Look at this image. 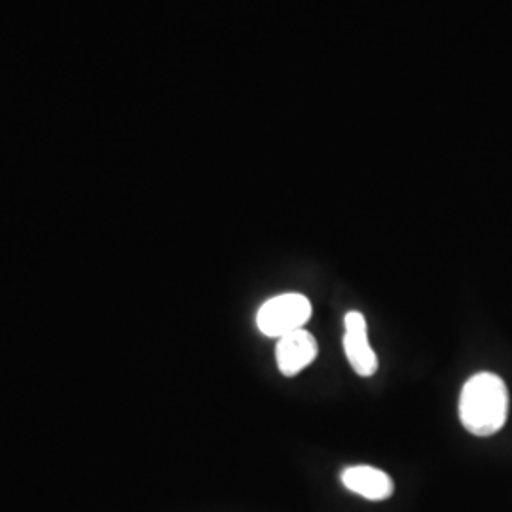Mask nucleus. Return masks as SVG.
I'll use <instances>...</instances> for the list:
<instances>
[{"label":"nucleus","instance_id":"nucleus-1","mask_svg":"<svg viewBox=\"0 0 512 512\" xmlns=\"http://www.w3.org/2000/svg\"><path fill=\"white\" fill-rule=\"evenodd\" d=\"M509 416V391L505 382L492 372H480L467 380L459 399L463 427L476 437L497 433Z\"/></svg>","mask_w":512,"mask_h":512},{"label":"nucleus","instance_id":"nucleus-2","mask_svg":"<svg viewBox=\"0 0 512 512\" xmlns=\"http://www.w3.org/2000/svg\"><path fill=\"white\" fill-rule=\"evenodd\" d=\"M311 304L304 294L287 293L270 298L256 313V327L268 338H281L304 329L310 321Z\"/></svg>","mask_w":512,"mask_h":512},{"label":"nucleus","instance_id":"nucleus-3","mask_svg":"<svg viewBox=\"0 0 512 512\" xmlns=\"http://www.w3.org/2000/svg\"><path fill=\"white\" fill-rule=\"evenodd\" d=\"M344 349L349 365L359 376H372L378 370V357L368 344L366 319L361 311H349L344 319Z\"/></svg>","mask_w":512,"mask_h":512},{"label":"nucleus","instance_id":"nucleus-4","mask_svg":"<svg viewBox=\"0 0 512 512\" xmlns=\"http://www.w3.org/2000/svg\"><path fill=\"white\" fill-rule=\"evenodd\" d=\"M317 357V342L306 329L294 330L277 340L275 359L285 376H294L313 363Z\"/></svg>","mask_w":512,"mask_h":512},{"label":"nucleus","instance_id":"nucleus-5","mask_svg":"<svg viewBox=\"0 0 512 512\" xmlns=\"http://www.w3.org/2000/svg\"><path fill=\"white\" fill-rule=\"evenodd\" d=\"M342 482L349 492L361 495L368 501H384L393 495V480L384 471L368 465L348 467L342 473Z\"/></svg>","mask_w":512,"mask_h":512}]
</instances>
